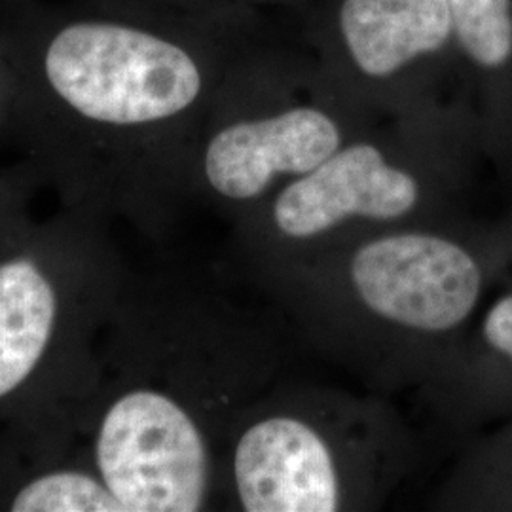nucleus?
<instances>
[{"mask_svg":"<svg viewBox=\"0 0 512 512\" xmlns=\"http://www.w3.org/2000/svg\"><path fill=\"white\" fill-rule=\"evenodd\" d=\"M266 40L262 14L230 0L0 2L6 137L63 209L150 219L220 86Z\"/></svg>","mask_w":512,"mask_h":512,"instance_id":"obj_1","label":"nucleus"},{"mask_svg":"<svg viewBox=\"0 0 512 512\" xmlns=\"http://www.w3.org/2000/svg\"><path fill=\"white\" fill-rule=\"evenodd\" d=\"M109 222L61 209L0 238V427L46 456L80 450L103 330L124 281Z\"/></svg>","mask_w":512,"mask_h":512,"instance_id":"obj_2","label":"nucleus"},{"mask_svg":"<svg viewBox=\"0 0 512 512\" xmlns=\"http://www.w3.org/2000/svg\"><path fill=\"white\" fill-rule=\"evenodd\" d=\"M304 35L327 80L372 92L461 84L448 0H317Z\"/></svg>","mask_w":512,"mask_h":512,"instance_id":"obj_3","label":"nucleus"},{"mask_svg":"<svg viewBox=\"0 0 512 512\" xmlns=\"http://www.w3.org/2000/svg\"><path fill=\"white\" fill-rule=\"evenodd\" d=\"M230 74L203 118L186 169V179L217 200L253 202L275 179L310 173L346 143L340 118L325 105L249 109Z\"/></svg>","mask_w":512,"mask_h":512,"instance_id":"obj_4","label":"nucleus"},{"mask_svg":"<svg viewBox=\"0 0 512 512\" xmlns=\"http://www.w3.org/2000/svg\"><path fill=\"white\" fill-rule=\"evenodd\" d=\"M349 270L368 310L431 334L463 327L488 281V266L471 247L420 232L368 241L351 258Z\"/></svg>","mask_w":512,"mask_h":512,"instance_id":"obj_5","label":"nucleus"},{"mask_svg":"<svg viewBox=\"0 0 512 512\" xmlns=\"http://www.w3.org/2000/svg\"><path fill=\"white\" fill-rule=\"evenodd\" d=\"M420 194L412 169L395 164L382 145L359 139L287 184L275 200L274 220L289 238H313L351 217L399 219Z\"/></svg>","mask_w":512,"mask_h":512,"instance_id":"obj_6","label":"nucleus"},{"mask_svg":"<svg viewBox=\"0 0 512 512\" xmlns=\"http://www.w3.org/2000/svg\"><path fill=\"white\" fill-rule=\"evenodd\" d=\"M230 478L239 507L247 512H332L342 503L327 440L291 416L262 418L239 431Z\"/></svg>","mask_w":512,"mask_h":512,"instance_id":"obj_7","label":"nucleus"},{"mask_svg":"<svg viewBox=\"0 0 512 512\" xmlns=\"http://www.w3.org/2000/svg\"><path fill=\"white\" fill-rule=\"evenodd\" d=\"M461 86L478 99L484 148L512 169V0H448Z\"/></svg>","mask_w":512,"mask_h":512,"instance_id":"obj_8","label":"nucleus"},{"mask_svg":"<svg viewBox=\"0 0 512 512\" xmlns=\"http://www.w3.org/2000/svg\"><path fill=\"white\" fill-rule=\"evenodd\" d=\"M0 511L122 512L82 450L46 456L10 427H0Z\"/></svg>","mask_w":512,"mask_h":512,"instance_id":"obj_9","label":"nucleus"},{"mask_svg":"<svg viewBox=\"0 0 512 512\" xmlns=\"http://www.w3.org/2000/svg\"><path fill=\"white\" fill-rule=\"evenodd\" d=\"M480 378L492 401H512V293L497 298L480 323Z\"/></svg>","mask_w":512,"mask_h":512,"instance_id":"obj_10","label":"nucleus"},{"mask_svg":"<svg viewBox=\"0 0 512 512\" xmlns=\"http://www.w3.org/2000/svg\"><path fill=\"white\" fill-rule=\"evenodd\" d=\"M37 188V179L21 162L0 167V238L33 220L29 205Z\"/></svg>","mask_w":512,"mask_h":512,"instance_id":"obj_11","label":"nucleus"},{"mask_svg":"<svg viewBox=\"0 0 512 512\" xmlns=\"http://www.w3.org/2000/svg\"><path fill=\"white\" fill-rule=\"evenodd\" d=\"M490 475H486V503L499 509H512V431L495 444Z\"/></svg>","mask_w":512,"mask_h":512,"instance_id":"obj_12","label":"nucleus"},{"mask_svg":"<svg viewBox=\"0 0 512 512\" xmlns=\"http://www.w3.org/2000/svg\"><path fill=\"white\" fill-rule=\"evenodd\" d=\"M12 105V76L4 48L0 44V135H6Z\"/></svg>","mask_w":512,"mask_h":512,"instance_id":"obj_13","label":"nucleus"},{"mask_svg":"<svg viewBox=\"0 0 512 512\" xmlns=\"http://www.w3.org/2000/svg\"><path fill=\"white\" fill-rule=\"evenodd\" d=\"M239 6H245L249 10H255L262 14L266 8H294V6H306V4H315L317 0H230Z\"/></svg>","mask_w":512,"mask_h":512,"instance_id":"obj_14","label":"nucleus"},{"mask_svg":"<svg viewBox=\"0 0 512 512\" xmlns=\"http://www.w3.org/2000/svg\"><path fill=\"white\" fill-rule=\"evenodd\" d=\"M0 2H6V0H0Z\"/></svg>","mask_w":512,"mask_h":512,"instance_id":"obj_15","label":"nucleus"}]
</instances>
